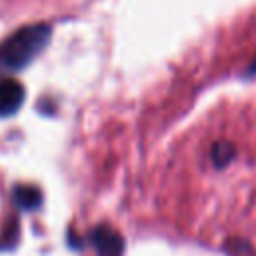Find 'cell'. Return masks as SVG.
<instances>
[{
  "mask_svg": "<svg viewBox=\"0 0 256 256\" xmlns=\"http://www.w3.org/2000/svg\"><path fill=\"white\" fill-rule=\"evenodd\" d=\"M52 30L48 24H30L16 30L0 44V70H22L48 46Z\"/></svg>",
  "mask_w": 256,
  "mask_h": 256,
  "instance_id": "6da1fadb",
  "label": "cell"
},
{
  "mask_svg": "<svg viewBox=\"0 0 256 256\" xmlns=\"http://www.w3.org/2000/svg\"><path fill=\"white\" fill-rule=\"evenodd\" d=\"M90 242L98 256H122L124 240L108 224H100L90 232Z\"/></svg>",
  "mask_w": 256,
  "mask_h": 256,
  "instance_id": "7a4b0ae2",
  "label": "cell"
},
{
  "mask_svg": "<svg viewBox=\"0 0 256 256\" xmlns=\"http://www.w3.org/2000/svg\"><path fill=\"white\" fill-rule=\"evenodd\" d=\"M24 102V88L18 80L4 78L0 80V118L12 116L20 110Z\"/></svg>",
  "mask_w": 256,
  "mask_h": 256,
  "instance_id": "3957f363",
  "label": "cell"
},
{
  "mask_svg": "<svg viewBox=\"0 0 256 256\" xmlns=\"http://www.w3.org/2000/svg\"><path fill=\"white\" fill-rule=\"evenodd\" d=\"M12 204L20 210H36L42 204V192L32 184H18L12 188Z\"/></svg>",
  "mask_w": 256,
  "mask_h": 256,
  "instance_id": "277c9868",
  "label": "cell"
},
{
  "mask_svg": "<svg viewBox=\"0 0 256 256\" xmlns=\"http://www.w3.org/2000/svg\"><path fill=\"white\" fill-rule=\"evenodd\" d=\"M232 156H234V146L230 142H218V144H214V148H212V160H214L216 166L228 164L232 160Z\"/></svg>",
  "mask_w": 256,
  "mask_h": 256,
  "instance_id": "5b68a950",
  "label": "cell"
},
{
  "mask_svg": "<svg viewBox=\"0 0 256 256\" xmlns=\"http://www.w3.org/2000/svg\"><path fill=\"white\" fill-rule=\"evenodd\" d=\"M248 74H256V56H254V60H252V64L248 68Z\"/></svg>",
  "mask_w": 256,
  "mask_h": 256,
  "instance_id": "8992f818",
  "label": "cell"
}]
</instances>
